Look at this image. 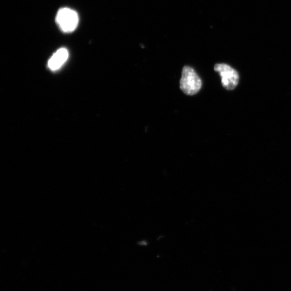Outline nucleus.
I'll return each instance as SVG.
<instances>
[{
    "mask_svg": "<svg viewBox=\"0 0 291 291\" xmlns=\"http://www.w3.org/2000/svg\"><path fill=\"white\" fill-rule=\"evenodd\" d=\"M69 53L67 49H59L49 59L48 63V68L53 71L59 70L67 61Z\"/></svg>",
    "mask_w": 291,
    "mask_h": 291,
    "instance_id": "20e7f679",
    "label": "nucleus"
},
{
    "mask_svg": "<svg viewBox=\"0 0 291 291\" xmlns=\"http://www.w3.org/2000/svg\"><path fill=\"white\" fill-rule=\"evenodd\" d=\"M215 70L219 73L222 78V84L224 88L231 90L235 89L238 84L239 76L237 71L226 64H217Z\"/></svg>",
    "mask_w": 291,
    "mask_h": 291,
    "instance_id": "7ed1b4c3",
    "label": "nucleus"
},
{
    "mask_svg": "<svg viewBox=\"0 0 291 291\" xmlns=\"http://www.w3.org/2000/svg\"><path fill=\"white\" fill-rule=\"evenodd\" d=\"M77 13L69 8L61 9L57 13L56 21L62 31L71 33L75 31L79 24Z\"/></svg>",
    "mask_w": 291,
    "mask_h": 291,
    "instance_id": "f03ea898",
    "label": "nucleus"
},
{
    "mask_svg": "<svg viewBox=\"0 0 291 291\" xmlns=\"http://www.w3.org/2000/svg\"><path fill=\"white\" fill-rule=\"evenodd\" d=\"M180 89L187 95H194L202 88V82L195 70L189 66H184L182 69L180 80Z\"/></svg>",
    "mask_w": 291,
    "mask_h": 291,
    "instance_id": "f257e3e1",
    "label": "nucleus"
}]
</instances>
